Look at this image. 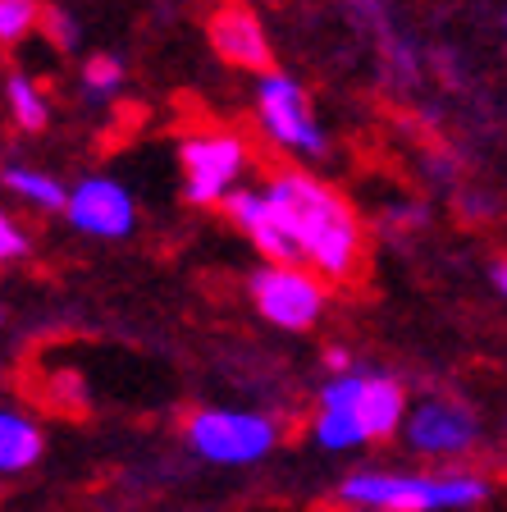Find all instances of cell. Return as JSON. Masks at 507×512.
Segmentation results:
<instances>
[{"label": "cell", "mask_w": 507, "mask_h": 512, "mask_svg": "<svg viewBox=\"0 0 507 512\" xmlns=\"http://www.w3.org/2000/svg\"><path fill=\"white\" fill-rule=\"evenodd\" d=\"M265 197L275 202V211L284 215V224L293 229L297 247L307 261H316L325 275L343 279L357 266L361 252V229L352 206L338 197L334 188H325L311 174H275V183L265 188Z\"/></svg>", "instance_id": "1"}, {"label": "cell", "mask_w": 507, "mask_h": 512, "mask_svg": "<svg viewBox=\"0 0 507 512\" xmlns=\"http://www.w3.org/2000/svg\"><path fill=\"white\" fill-rule=\"evenodd\" d=\"M338 499L366 512H448L480 508L489 499V480L471 471L448 476H412V471H361L338 485Z\"/></svg>", "instance_id": "2"}, {"label": "cell", "mask_w": 507, "mask_h": 512, "mask_svg": "<svg viewBox=\"0 0 507 512\" xmlns=\"http://www.w3.org/2000/svg\"><path fill=\"white\" fill-rule=\"evenodd\" d=\"M279 430L270 416L261 412H224V407H206L188 421V444L197 448L206 462H224V467H247L261 462L275 448Z\"/></svg>", "instance_id": "3"}, {"label": "cell", "mask_w": 507, "mask_h": 512, "mask_svg": "<svg viewBox=\"0 0 507 512\" xmlns=\"http://www.w3.org/2000/svg\"><path fill=\"white\" fill-rule=\"evenodd\" d=\"M320 407L329 412H352L366 430V439H384L402 426L407 416V398H402V384L389 375L375 371H343L320 389Z\"/></svg>", "instance_id": "4"}, {"label": "cell", "mask_w": 507, "mask_h": 512, "mask_svg": "<svg viewBox=\"0 0 507 512\" xmlns=\"http://www.w3.org/2000/svg\"><path fill=\"white\" fill-rule=\"evenodd\" d=\"M256 110H261L265 133H270L279 147L311 151V156H320V151H325V133H320V124L311 119L307 92L297 87V78L265 74L261 87H256Z\"/></svg>", "instance_id": "5"}, {"label": "cell", "mask_w": 507, "mask_h": 512, "mask_svg": "<svg viewBox=\"0 0 507 512\" xmlns=\"http://www.w3.org/2000/svg\"><path fill=\"white\" fill-rule=\"evenodd\" d=\"M179 160L188 174V202L206 206L233 197V179L243 174L247 151L233 133H197V138H183Z\"/></svg>", "instance_id": "6"}, {"label": "cell", "mask_w": 507, "mask_h": 512, "mask_svg": "<svg viewBox=\"0 0 507 512\" xmlns=\"http://www.w3.org/2000/svg\"><path fill=\"white\" fill-rule=\"evenodd\" d=\"M252 298L265 320H275L284 330H307L325 311V288L297 266H270L252 275Z\"/></svg>", "instance_id": "7"}, {"label": "cell", "mask_w": 507, "mask_h": 512, "mask_svg": "<svg viewBox=\"0 0 507 512\" xmlns=\"http://www.w3.org/2000/svg\"><path fill=\"white\" fill-rule=\"evenodd\" d=\"M476 435V416L448 398H421L407 416V444L416 453H430V458H457L476 444Z\"/></svg>", "instance_id": "8"}, {"label": "cell", "mask_w": 507, "mask_h": 512, "mask_svg": "<svg viewBox=\"0 0 507 512\" xmlns=\"http://www.w3.org/2000/svg\"><path fill=\"white\" fill-rule=\"evenodd\" d=\"M69 224L78 234L92 238H128L133 234V197L119 188L115 179H83L74 192H69Z\"/></svg>", "instance_id": "9"}, {"label": "cell", "mask_w": 507, "mask_h": 512, "mask_svg": "<svg viewBox=\"0 0 507 512\" xmlns=\"http://www.w3.org/2000/svg\"><path fill=\"white\" fill-rule=\"evenodd\" d=\"M229 215H233V224H238V229H243V234L275 261V266H297V261H302V247H297L293 229L284 224V215L275 211V202H270L265 192L238 188L229 197Z\"/></svg>", "instance_id": "10"}, {"label": "cell", "mask_w": 507, "mask_h": 512, "mask_svg": "<svg viewBox=\"0 0 507 512\" xmlns=\"http://www.w3.org/2000/svg\"><path fill=\"white\" fill-rule=\"evenodd\" d=\"M211 42L224 60L243 64V69H270V46H265V32L256 23L252 10L243 5H229V10L215 14L211 23Z\"/></svg>", "instance_id": "11"}, {"label": "cell", "mask_w": 507, "mask_h": 512, "mask_svg": "<svg viewBox=\"0 0 507 512\" xmlns=\"http://www.w3.org/2000/svg\"><path fill=\"white\" fill-rule=\"evenodd\" d=\"M37 458H42V430L28 416L5 412L0 416V467L14 476V471H28Z\"/></svg>", "instance_id": "12"}, {"label": "cell", "mask_w": 507, "mask_h": 512, "mask_svg": "<svg viewBox=\"0 0 507 512\" xmlns=\"http://www.w3.org/2000/svg\"><path fill=\"white\" fill-rule=\"evenodd\" d=\"M5 188L10 192H19L23 202H32V206H42V211H69V192H64V183L60 179H51V174H42V170H5Z\"/></svg>", "instance_id": "13"}, {"label": "cell", "mask_w": 507, "mask_h": 512, "mask_svg": "<svg viewBox=\"0 0 507 512\" xmlns=\"http://www.w3.org/2000/svg\"><path fill=\"white\" fill-rule=\"evenodd\" d=\"M316 444L329 448V453H343V448L366 444V430H361V421L352 412H329V407H320Z\"/></svg>", "instance_id": "14"}, {"label": "cell", "mask_w": 507, "mask_h": 512, "mask_svg": "<svg viewBox=\"0 0 507 512\" xmlns=\"http://www.w3.org/2000/svg\"><path fill=\"white\" fill-rule=\"evenodd\" d=\"M5 96H10L19 128H28V133H42L46 115H51V110H46V96L37 92V87H32L23 74H10V83H5Z\"/></svg>", "instance_id": "15"}, {"label": "cell", "mask_w": 507, "mask_h": 512, "mask_svg": "<svg viewBox=\"0 0 507 512\" xmlns=\"http://www.w3.org/2000/svg\"><path fill=\"white\" fill-rule=\"evenodd\" d=\"M119 83H124V64H119L115 55H92V60L83 64V87H87V96H92V101L115 96Z\"/></svg>", "instance_id": "16"}, {"label": "cell", "mask_w": 507, "mask_h": 512, "mask_svg": "<svg viewBox=\"0 0 507 512\" xmlns=\"http://www.w3.org/2000/svg\"><path fill=\"white\" fill-rule=\"evenodd\" d=\"M32 23H37V0H0V37L5 42H19Z\"/></svg>", "instance_id": "17"}, {"label": "cell", "mask_w": 507, "mask_h": 512, "mask_svg": "<svg viewBox=\"0 0 507 512\" xmlns=\"http://www.w3.org/2000/svg\"><path fill=\"white\" fill-rule=\"evenodd\" d=\"M23 252H28V238H23V229L14 220H0V256H5V261H19Z\"/></svg>", "instance_id": "18"}, {"label": "cell", "mask_w": 507, "mask_h": 512, "mask_svg": "<svg viewBox=\"0 0 507 512\" xmlns=\"http://www.w3.org/2000/svg\"><path fill=\"white\" fill-rule=\"evenodd\" d=\"M46 23H51V37H55V46H69L78 42V32H74V19H60V14H46Z\"/></svg>", "instance_id": "19"}, {"label": "cell", "mask_w": 507, "mask_h": 512, "mask_svg": "<svg viewBox=\"0 0 507 512\" xmlns=\"http://www.w3.org/2000/svg\"><path fill=\"white\" fill-rule=\"evenodd\" d=\"M489 275H494V288H498V293H503V298H507V261H498V266L489 270Z\"/></svg>", "instance_id": "20"}]
</instances>
